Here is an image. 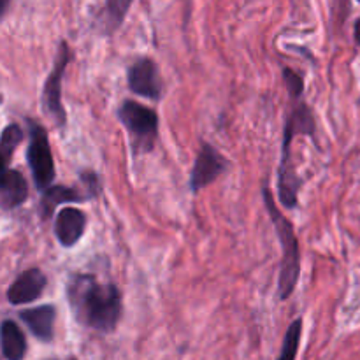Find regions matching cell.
Wrapping results in <instances>:
<instances>
[{
	"mask_svg": "<svg viewBox=\"0 0 360 360\" xmlns=\"http://www.w3.org/2000/svg\"><path fill=\"white\" fill-rule=\"evenodd\" d=\"M70 309L81 326L108 334L122 316V294L115 283H102L94 274H74L67 283Z\"/></svg>",
	"mask_w": 360,
	"mask_h": 360,
	"instance_id": "6da1fadb",
	"label": "cell"
},
{
	"mask_svg": "<svg viewBox=\"0 0 360 360\" xmlns=\"http://www.w3.org/2000/svg\"><path fill=\"white\" fill-rule=\"evenodd\" d=\"M295 105L292 108L290 115L287 116L283 129V144H281V160L280 171H278V192L280 200L285 207L294 210L299 204V190H301L302 179L297 176L294 164H292L290 144L295 136H315V118H313L311 108L301 102V97L294 98Z\"/></svg>",
	"mask_w": 360,
	"mask_h": 360,
	"instance_id": "7a4b0ae2",
	"label": "cell"
},
{
	"mask_svg": "<svg viewBox=\"0 0 360 360\" xmlns=\"http://www.w3.org/2000/svg\"><path fill=\"white\" fill-rule=\"evenodd\" d=\"M264 204L273 220L274 231L281 243V266H280V280H278V295L281 301H287L294 294L297 287L299 276H301V250H299V239L295 236L292 221L278 210L274 197L267 186L262 188Z\"/></svg>",
	"mask_w": 360,
	"mask_h": 360,
	"instance_id": "3957f363",
	"label": "cell"
},
{
	"mask_svg": "<svg viewBox=\"0 0 360 360\" xmlns=\"http://www.w3.org/2000/svg\"><path fill=\"white\" fill-rule=\"evenodd\" d=\"M118 118L130 136L134 153H150L158 137V115L136 101H123L118 108Z\"/></svg>",
	"mask_w": 360,
	"mask_h": 360,
	"instance_id": "277c9868",
	"label": "cell"
},
{
	"mask_svg": "<svg viewBox=\"0 0 360 360\" xmlns=\"http://www.w3.org/2000/svg\"><path fill=\"white\" fill-rule=\"evenodd\" d=\"M28 150L27 160L30 165L32 178H34L37 190L44 192L55 179V160H53L51 146H49L48 132L42 125L28 120Z\"/></svg>",
	"mask_w": 360,
	"mask_h": 360,
	"instance_id": "5b68a950",
	"label": "cell"
},
{
	"mask_svg": "<svg viewBox=\"0 0 360 360\" xmlns=\"http://www.w3.org/2000/svg\"><path fill=\"white\" fill-rule=\"evenodd\" d=\"M70 62V48L67 46L65 41L58 44V51L55 56V65H53L51 72L46 77V83L42 86L41 104L46 115L51 118V122L56 127L62 129L67 123V112L62 104V84H63V74H65L67 65Z\"/></svg>",
	"mask_w": 360,
	"mask_h": 360,
	"instance_id": "8992f818",
	"label": "cell"
},
{
	"mask_svg": "<svg viewBox=\"0 0 360 360\" xmlns=\"http://www.w3.org/2000/svg\"><path fill=\"white\" fill-rule=\"evenodd\" d=\"M229 167V160L210 143H204L197 153L192 174H190V188L193 193L217 181Z\"/></svg>",
	"mask_w": 360,
	"mask_h": 360,
	"instance_id": "52a82bcc",
	"label": "cell"
},
{
	"mask_svg": "<svg viewBox=\"0 0 360 360\" xmlns=\"http://www.w3.org/2000/svg\"><path fill=\"white\" fill-rule=\"evenodd\" d=\"M127 83H129V90L132 94L150 98V101H158L162 97V90H164L157 63L150 58H139L129 67Z\"/></svg>",
	"mask_w": 360,
	"mask_h": 360,
	"instance_id": "ba28073f",
	"label": "cell"
},
{
	"mask_svg": "<svg viewBox=\"0 0 360 360\" xmlns=\"http://www.w3.org/2000/svg\"><path fill=\"white\" fill-rule=\"evenodd\" d=\"M46 285H48V278L41 269L32 267V269L23 271L7 288V301L13 306L30 304L41 297L42 292L46 290Z\"/></svg>",
	"mask_w": 360,
	"mask_h": 360,
	"instance_id": "9c48e42d",
	"label": "cell"
},
{
	"mask_svg": "<svg viewBox=\"0 0 360 360\" xmlns=\"http://www.w3.org/2000/svg\"><path fill=\"white\" fill-rule=\"evenodd\" d=\"M86 229V214L77 207H62L55 218V238L63 248H72L83 238Z\"/></svg>",
	"mask_w": 360,
	"mask_h": 360,
	"instance_id": "30bf717a",
	"label": "cell"
},
{
	"mask_svg": "<svg viewBox=\"0 0 360 360\" xmlns=\"http://www.w3.org/2000/svg\"><path fill=\"white\" fill-rule=\"evenodd\" d=\"M55 319L56 309L53 304L37 306V308L23 309L20 311V320L28 327L37 340L49 343L55 336Z\"/></svg>",
	"mask_w": 360,
	"mask_h": 360,
	"instance_id": "8fae6325",
	"label": "cell"
},
{
	"mask_svg": "<svg viewBox=\"0 0 360 360\" xmlns=\"http://www.w3.org/2000/svg\"><path fill=\"white\" fill-rule=\"evenodd\" d=\"M28 199V183L18 169H4L0 179V206L6 211L20 207Z\"/></svg>",
	"mask_w": 360,
	"mask_h": 360,
	"instance_id": "7c38bea8",
	"label": "cell"
},
{
	"mask_svg": "<svg viewBox=\"0 0 360 360\" xmlns=\"http://www.w3.org/2000/svg\"><path fill=\"white\" fill-rule=\"evenodd\" d=\"M90 200L83 188H72V186H48L42 192L41 197V214L42 218H51L53 211L60 206V204H76Z\"/></svg>",
	"mask_w": 360,
	"mask_h": 360,
	"instance_id": "4fadbf2b",
	"label": "cell"
},
{
	"mask_svg": "<svg viewBox=\"0 0 360 360\" xmlns=\"http://www.w3.org/2000/svg\"><path fill=\"white\" fill-rule=\"evenodd\" d=\"M2 355L6 360H23L27 355V338L14 320H4L2 329Z\"/></svg>",
	"mask_w": 360,
	"mask_h": 360,
	"instance_id": "5bb4252c",
	"label": "cell"
},
{
	"mask_svg": "<svg viewBox=\"0 0 360 360\" xmlns=\"http://www.w3.org/2000/svg\"><path fill=\"white\" fill-rule=\"evenodd\" d=\"M134 0H105L101 14V23L105 34H115L125 21Z\"/></svg>",
	"mask_w": 360,
	"mask_h": 360,
	"instance_id": "9a60e30c",
	"label": "cell"
},
{
	"mask_svg": "<svg viewBox=\"0 0 360 360\" xmlns=\"http://www.w3.org/2000/svg\"><path fill=\"white\" fill-rule=\"evenodd\" d=\"M25 134L18 123H11L4 129L2 132V144H0V155H2V165L4 169L9 167L11 158H13L14 150L21 144Z\"/></svg>",
	"mask_w": 360,
	"mask_h": 360,
	"instance_id": "2e32d148",
	"label": "cell"
},
{
	"mask_svg": "<svg viewBox=\"0 0 360 360\" xmlns=\"http://www.w3.org/2000/svg\"><path fill=\"white\" fill-rule=\"evenodd\" d=\"M301 336H302V320L295 319L290 323V327L287 329L285 334L283 345H281V352L278 360H295L297 357L299 345H301Z\"/></svg>",
	"mask_w": 360,
	"mask_h": 360,
	"instance_id": "e0dca14e",
	"label": "cell"
},
{
	"mask_svg": "<svg viewBox=\"0 0 360 360\" xmlns=\"http://www.w3.org/2000/svg\"><path fill=\"white\" fill-rule=\"evenodd\" d=\"M283 79L288 88V94H290V98L301 97L302 91H304V81H302L301 74L292 70L290 67H283Z\"/></svg>",
	"mask_w": 360,
	"mask_h": 360,
	"instance_id": "ac0fdd59",
	"label": "cell"
},
{
	"mask_svg": "<svg viewBox=\"0 0 360 360\" xmlns=\"http://www.w3.org/2000/svg\"><path fill=\"white\" fill-rule=\"evenodd\" d=\"M79 181H81V188L86 192V195L90 199H95V197L101 195V179L95 172L86 171V172H81L79 176Z\"/></svg>",
	"mask_w": 360,
	"mask_h": 360,
	"instance_id": "d6986e66",
	"label": "cell"
},
{
	"mask_svg": "<svg viewBox=\"0 0 360 360\" xmlns=\"http://www.w3.org/2000/svg\"><path fill=\"white\" fill-rule=\"evenodd\" d=\"M354 35H355V41H357V44L360 46V18L354 25Z\"/></svg>",
	"mask_w": 360,
	"mask_h": 360,
	"instance_id": "ffe728a7",
	"label": "cell"
},
{
	"mask_svg": "<svg viewBox=\"0 0 360 360\" xmlns=\"http://www.w3.org/2000/svg\"><path fill=\"white\" fill-rule=\"evenodd\" d=\"M7 6H9V0H2V14H6Z\"/></svg>",
	"mask_w": 360,
	"mask_h": 360,
	"instance_id": "44dd1931",
	"label": "cell"
},
{
	"mask_svg": "<svg viewBox=\"0 0 360 360\" xmlns=\"http://www.w3.org/2000/svg\"><path fill=\"white\" fill-rule=\"evenodd\" d=\"M53 360H55V359H53ZM67 360H76V359H67Z\"/></svg>",
	"mask_w": 360,
	"mask_h": 360,
	"instance_id": "7402d4cb",
	"label": "cell"
},
{
	"mask_svg": "<svg viewBox=\"0 0 360 360\" xmlns=\"http://www.w3.org/2000/svg\"><path fill=\"white\" fill-rule=\"evenodd\" d=\"M357 2H360V0H357Z\"/></svg>",
	"mask_w": 360,
	"mask_h": 360,
	"instance_id": "603a6c76",
	"label": "cell"
}]
</instances>
